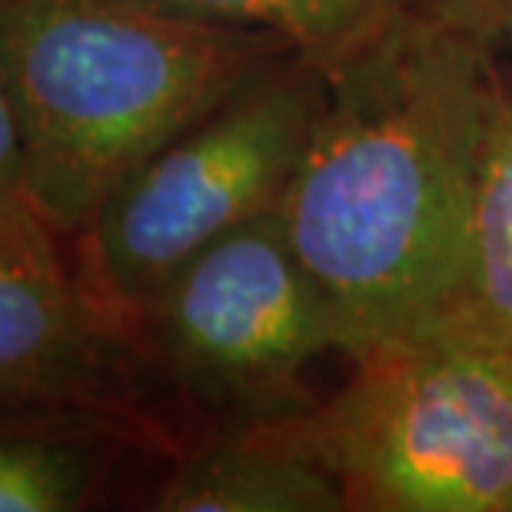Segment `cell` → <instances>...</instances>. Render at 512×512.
<instances>
[{"label": "cell", "mask_w": 512, "mask_h": 512, "mask_svg": "<svg viewBox=\"0 0 512 512\" xmlns=\"http://www.w3.org/2000/svg\"><path fill=\"white\" fill-rule=\"evenodd\" d=\"M493 40L426 7L330 77L280 203L296 256L330 296L346 356L433 330L463 276L489 133Z\"/></svg>", "instance_id": "6da1fadb"}, {"label": "cell", "mask_w": 512, "mask_h": 512, "mask_svg": "<svg viewBox=\"0 0 512 512\" xmlns=\"http://www.w3.org/2000/svg\"><path fill=\"white\" fill-rule=\"evenodd\" d=\"M286 57L266 30L137 0H0V100L24 130V193L77 237L143 160Z\"/></svg>", "instance_id": "7a4b0ae2"}, {"label": "cell", "mask_w": 512, "mask_h": 512, "mask_svg": "<svg viewBox=\"0 0 512 512\" xmlns=\"http://www.w3.org/2000/svg\"><path fill=\"white\" fill-rule=\"evenodd\" d=\"M360 512H512V346L439 323L353 360L286 419Z\"/></svg>", "instance_id": "3957f363"}, {"label": "cell", "mask_w": 512, "mask_h": 512, "mask_svg": "<svg viewBox=\"0 0 512 512\" xmlns=\"http://www.w3.org/2000/svg\"><path fill=\"white\" fill-rule=\"evenodd\" d=\"M326 97L323 70L280 60L163 143L67 237L87 296L124 340L173 273L243 223L280 210Z\"/></svg>", "instance_id": "277c9868"}, {"label": "cell", "mask_w": 512, "mask_h": 512, "mask_svg": "<svg viewBox=\"0 0 512 512\" xmlns=\"http://www.w3.org/2000/svg\"><path fill=\"white\" fill-rule=\"evenodd\" d=\"M150 389L213 419L210 433L273 426L320 403L306 373L346 353L330 296L296 256L280 210L243 223L173 273L130 323Z\"/></svg>", "instance_id": "5b68a950"}, {"label": "cell", "mask_w": 512, "mask_h": 512, "mask_svg": "<svg viewBox=\"0 0 512 512\" xmlns=\"http://www.w3.org/2000/svg\"><path fill=\"white\" fill-rule=\"evenodd\" d=\"M67 243L27 193H0L4 413L97 409L143 423L133 346L87 296Z\"/></svg>", "instance_id": "8992f818"}, {"label": "cell", "mask_w": 512, "mask_h": 512, "mask_svg": "<svg viewBox=\"0 0 512 512\" xmlns=\"http://www.w3.org/2000/svg\"><path fill=\"white\" fill-rule=\"evenodd\" d=\"M160 512H346V493L283 423L210 433L150 499Z\"/></svg>", "instance_id": "52a82bcc"}, {"label": "cell", "mask_w": 512, "mask_h": 512, "mask_svg": "<svg viewBox=\"0 0 512 512\" xmlns=\"http://www.w3.org/2000/svg\"><path fill=\"white\" fill-rule=\"evenodd\" d=\"M130 426L137 419L97 409L7 413L0 436V509L74 512L94 506Z\"/></svg>", "instance_id": "ba28073f"}, {"label": "cell", "mask_w": 512, "mask_h": 512, "mask_svg": "<svg viewBox=\"0 0 512 512\" xmlns=\"http://www.w3.org/2000/svg\"><path fill=\"white\" fill-rule=\"evenodd\" d=\"M443 323L473 326L512 346V87L499 70L466 263L453 310Z\"/></svg>", "instance_id": "9c48e42d"}, {"label": "cell", "mask_w": 512, "mask_h": 512, "mask_svg": "<svg viewBox=\"0 0 512 512\" xmlns=\"http://www.w3.org/2000/svg\"><path fill=\"white\" fill-rule=\"evenodd\" d=\"M203 24L266 30L326 77L383 37L416 0H137Z\"/></svg>", "instance_id": "30bf717a"}, {"label": "cell", "mask_w": 512, "mask_h": 512, "mask_svg": "<svg viewBox=\"0 0 512 512\" xmlns=\"http://www.w3.org/2000/svg\"><path fill=\"white\" fill-rule=\"evenodd\" d=\"M419 7L433 10V14L453 17L459 24H469L493 40L496 24L512 10V0H416Z\"/></svg>", "instance_id": "8fae6325"}, {"label": "cell", "mask_w": 512, "mask_h": 512, "mask_svg": "<svg viewBox=\"0 0 512 512\" xmlns=\"http://www.w3.org/2000/svg\"><path fill=\"white\" fill-rule=\"evenodd\" d=\"M493 44H496V47H503V50H509V54H512V10L496 24V30H493Z\"/></svg>", "instance_id": "7c38bea8"}]
</instances>
